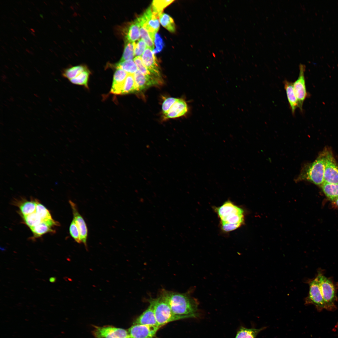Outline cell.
<instances>
[{
    "instance_id": "4fadbf2b",
    "label": "cell",
    "mask_w": 338,
    "mask_h": 338,
    "mask_svg": "<svg viewBox=\"0 0 338 338\" xmlns=\"http://www.w3.org/2000/svg\"><path fill=\"white\" fill-rule=\"evenodd\" d=\"M72 209L73 219L76 224L79 231L81 239L86 249H87V240L88 230L86 223L82 216L80 214L76 204L71 200L69 201Z\"/></svg>"
},
{
    "instance_id": "f546056e",
    "label": "cell",
    "mask_w": 338,
    "mask_h": 338,
    "mask_svg": "<svg viewBox=\"0 0 338 338\" xmlns=\"http://www.w3.org/2000/svg\"><path fill=\"white\" fill-rule=\"evenodd\" d=\"M174 1L173 0H154L152 1L151 6L152 11L160 16L163 9Z\"/></svg>"
},
{
    "instance_id": "d590c367",
    "label": "cell",
    "mask_w": 338,
    "mask_h": 338,
    "mask_svg": "<svg viewBox=\"0 0 338 338\" xmlns=\"http://www.w3.org/2000/svg\"><path fill=\"white\" fill-rule=\"evenodd\" d=\"M179 99L173 97L166 98L163 101L162 105V110L164 115L166 114L173 105Z\"/></svg>"
},
{
    "instance_id": "8d00e7d4",
    "label": "cell",
    "mask_w": 338,
    "mask_h": 338,
    "mask_svg": "<svg viewBox=\"0 0 338 338\" xmlns=\"http://www.w3.org/2000/svg\"><path fill=\"white\" fill-rule=\"evenodd\" d=\"M147 47V46L144 41L141 38L139 39L137 43H135V55L136 57L141 56Z\"/></svg>"
},
{
    "instance_id": "60d3db41",
    "label": "cell",
    "mask_w": 338,
    "mask_h": 338,
    "mask_svg": "<svg viewBox=\"0 0 338 338\" xmlns=\"http://www.w3.org/2000/svg\"><path fill=\"white\" fill-rule=\"evenodd\" d=\"M337 328H338V327H337Z\"/></svg>"
},
{
    "instance_id": "e0dca14e",
    "label": "cell",
    "mask_w": 338,
    "mask_h": 338,
    "mask_svg": "<svg viewBox=\"0 0 338 338\" xmlns=\"http://www.w3.org/2000/svg\"><path fill=\"white\" fill-rule=\"evenodd\" d=\"M133 76L138 91L157 85L160 82V80L148 78L138 69L133 74Z\"/></svg>"
},
{
    "instance_id": "484cf974",
    "label": "cell",
    "mask_w": 338,
    "mask_h": 338,
    "mask_svg": "<svg viewBox=\"0 0 338 338\" xmlns=\"http://www.w3.org/2000/svg\"><path fill=\"white\" fill-rule=\"evenodd\" d=\"M115 66L117 69H120L129 74H134L138 70L133 60L119 62L115 64Z\"/></svg>"
},
{
    "instance_id": "2e32d148",
    "label": "cell",
    "mask_w": 338,
    "mask_h": 338,
    "mask_svg": "<svg viewBox=\"0 0 338 338\" xmlns=\"http://www.w3.org/2000/svg\"><path fill=\"white\" fill-rule=\"evenodd\" d=\"M188 110L187 105L185 101L179 99L172 106L167 113L164 115L165 119L178 117L187 113Z\"/></svg>"
},
{
    "instance_id": "d6a6232c",
    "label": "cell",
    "mask_w": 338,
    "mask_h": 338,
    "mask_svg": "<svg viewBox=\"0 0 338 338\" xmlns=\"http://www.w3.org/2000/svg\"><path fill=\"white\" fill-rule=\"evenodd\" d=\"M35 212L40 217L42 222L47 221L53 219L49 210L44 205L38 201Z\"/></svg>"
},
{
    "instance_id": "ac0fdd59",
    "label": "cell",
    "mask_w": 338,
    "mask_h": 338,
    "mask_svg": "<svg viewBox=\"0 0 338 338\" xmlns=\"http://www.w3.org/2000/svg\"><path fill=\"white\" fill-rule=\"evenodd\" d=\"M283 84L290 110L292 115H294L295 110L298 107V103L294 91L293 83L285 80Z\"/></svg>"
},
{
    "instance_id": "836d02e7",
    "label": "cell",
    "mask_w": 338,
    "mask_h": 338,
    "mask_svg": "<svg viewBox=\"0 0 338 338\" xmlns=\"http://www.w3.org/2000/svg\"><path fill=\"white\" fill-rule=\"evenodd\" d=\"M140 33L141 39L146 43L147 47L153 51L154 50V43L152 40L150 34L146 28L142 24H140Z\"/></svg>"
},
{
    "instance_id": "4316f807",
    "label": "cell",
    "mask_w": 338,
    "mask_h": 338,
    "mask_svg": "<svg viewBox=\"0 0 338 338\" xmlns=\"http://www.w3.org/2000/svg\"><path fill=\"white\" fill-rule=\"evenodd\" d=\"M87 69L82 65L74 66L65 70L63 73V76L69 80L73 79Z\"/></svg>"
},
{
    "instance_id": "7402d4cb",
    "label": "cell",
    "mask_w": 338,
    "mask_h": 338,
    "mask_svg": "<svg viewBox=\"0 0 338 338\" xmlns=\"http://www.w3.org/2000/svg\"><path fill=\"white\" fill-rule=\"evenodd\" d=\"M320 187L326 197L331 201H333L338 197V184L324 182Z\"/></svg>"
},
{
    "instance_id": "1f68e13d",
    "label": "cell",
    "mask_w": 338,
    "mask_h": 338,
    "mask_svg": "<svg viewBox=\"0 0 338 338\" xmlns=\"http://www.w3.org/2000/svg\"><path fill=\"white\" fill-rule=\"evenodd\" d=\"M26 224L30 228L36 226L42 222L39 216L35 212L23 216Z\"/></svg>"
},
{
    "instance_id": "5bb4252c",
    "label": "cell",
    "mask_w": 338,
    "mask_h": 338,
    "mask_svg": "<svg viewBox=\"0 0 338 338\" xmlns=\"http://www.w3.org/2000/svg\"><path fill=\"white\" fill-rule=\"evenodd\" d=\"M128 74L120 69H117L113 75L111 93L115 95L122 94L124 84Z\"/></svg>"
},
{
    "instance_id": "603a6c76",
    "label": "cell",
    "mask_w": 338,
    "mask_h": 338,
    "mask_svg": "<svg viewBox=\"0 0 338 338\" xmlns=\"http://www.w3.org/2000/svg\"><path fill=\"white\" fill-rule=\"evenodd\" d=\"M161 24L168 31L174 33L176 30L175 24L173 18L169 15L162 13L159 16Z\"/></svg>"
},
{
    "instance_id": "d6986e66",
    "label": "cell",
    "mask_w": 338,
    "mask_h": 338,
    "mask_svg": "<svg viewBox=\"0 0 338 338\" xmlns=\"http://www.w3.org/2000/svg\"><path fill=\"white\" fill-rule=\"evenodd\" d=\"M59 223L53 219L47 222H42L38 225L30 228L34 238L40 237L48 232H53L54 230L51 228L54 226H57Z\"/></svg>"
},
{
    "instance_id": "83f0119b",
    "label": "cell",
    "mask_w": 338,
    "mask_h": 338,
    "mask_svg": "<svg viewBox=\"0 0 338 338\" xmlns=\"http://www.w3.org/2000/svg\"><path fill=\"white\" fill-rule=\"evenodd\" d=\"M138 69L148 78L161 81V79L157 78L150 72L143 64L141 56L136 57L133 59Z\"/></svg>"
},
{
    "instance_id": "d4e9b609",
    "label": "cell",
    "mask_w": 338,
    "mask_h": 338,
    "mask_svg": "<svg viewBox=\"0 0 338 338\" xmlns=\"http://www.w3.org/2000/svg\"><path fill=\"white\" fill-rule=\"evenodd\" d=\"M135 42L127 41L125 45L124 51L119 62L132 60L135 56Z\"/></svg>"
},
{
    "instance_id": "30bf717a",
    "label": "cell",
    "mask_w": 338,
    "mask_h": 338,
    "mask_svg": "<svg viewBox=\"0 0 338 338\" xmlns=\"http://www.w3.org/2000/svg\"><path fill=\"white\" fill-rule=\"evenodd\" d=\"M94 338H130L128 331L111 325L94 326Z\"/></svg>"
},
{
    "instance_id": "ab89813d",
    "label": "cell",
    "mask_w": 338,
    "mask_h": 338,
    "mask_svg": "<svg viewBox=\"0 0 338 338\" xmlns=\"http://www.w3.org/2000/svg\"><path fill=\"white\" fill-rule=\"evenodd\" d=\"M334 205L338 207V197L332 201Z\"/></svg>"
},
{
    "instance_id": "e575fe53",
    "label": "cell",
    "mask_w": 338,
    "mask_h": 338,
    "mask_svg": "<svg viewBox=\"0 0 338 338\" xmlns=\"http://www.w3.org/2000/svg\"><path fill=\"white\" fill-rule=\"evenodd\" d=\"M69 231L70 235L74 240L78 243H81L82 242L79 231L74 219L70 224Z\"/></svg>"
},
{
    "instance_id": "f35d334b",
    "label": "cell",
    "mask_w": 338,
    "mask_h": 338,
    "mask_svg": "<svg viewBox=\"0 0 338 338\" xmlns=\"http://www.w3.org/2000/svg\"><path fill=\"white\" fill-rule=\"evenodd\" d=\"M56 281V278L54 277H50L49 279V281L51 283H54Z\"/></svg>"
},
{
    "instance_id": "52a82bcc",
    "label": "cell",
    "mask_w": 338,
    "mask_h": 338,
    "mask_svg": "<svg viewBox=\"0 0 338 338\" xmlns=\"http://www.w3.org/2000/svg\"><path fill=\"white\" fill-rule=\"evenodd\" d=\"M326 160L324 171V182L338 184V163L332 151L329 148H325Z\"/></svg>"
},
{
    "instance_id": "6da1fadb",
    "label": "cell",
    "mask_w": 338,
    "mask_h": 338,
    "mask_svg": "<svg viewBox=\"0 0 338 338\" xmlns=\"http://www.w3.org/2000/svg\"><path fill=\"white\" fill-rule=\"evenodd\" d=\"M191 293L190 290L180 293L163 289L160 294L166 301L175 315L184 319L197 318L200 315L199 302L191 295Z\"/></svg>"
},
{
    "instance_id": "5b68a950",
    "label": "cell",
    "mask_w": 338,
    "mask_h": 338,
    "mask_svg": "<svg viewBox=\"0 0 338 338\" xmlns=\"http://www.w3.org/2000/svg\"><path fill=\"white\" fill-rule=\"evenodd\" d=\"M149 302L153 307L156 320L160 327L170 322L184 319L173 313L166 301L160 294L156 298H150Z\"/></svg>"
},
{
    "instance_id": "74e56055",
    "label": "cell",
    "mask_w": 338,
    "mask_h": 338,
    "mask_svg": "<svg viewBox=\"0 0 338 338\" xmlns=\"http://www.w3.org/2000/svg\"><path fill=\"white\" fill-rule=\"evenodd\" d=\"M154 43L156 45V49L153 50L154 54L160 52L162 49L163 43L162 38L159 34L156 33L155 36Z\"/></svg>"
},
{
    "instance_id": "7c38bea8",
    "label": "cell",
    "mask_w": 338,
    "mask_h": 338,
    "mask_svg": "<svg viewBox=\"0 0 338 338\" xmlns=\"http://www.w3.org/2000/svg\"><path fill=\"white\" fill-rule=\"evenodd\" d=\"M142 63L157 78L161 79V73L156 58L153 51L147 47L141 56Z\"/></svg>"
},
{
    "instance_id": "9a60e30c",
    "label": "cell",
    "mask_w": 338,
    "mask_h": 338,
    "mask_svg": "<svg viewBox=\"0 0 338 338\" xmlns=\"http://www.w3.org/2000/svg\"><path fill=\"white\" fill-rule=\"evenodd\" d=\"M133 324L160 328L156 320L153 307L150 304L147 309L136 320Z\"/></svg>"
},
{
    "instance_id": "8fae6325",
    "label": "cell",
    "mask_w": 338,
    "mask_h": 338,
    "mask_svg": "<svg viewBox=\"0 0 338 338\" xmlns=\"http://www.w3.org/2000/svg\"><path fill=\"white\" fill-rule=\"evenodd\" d=\"M159 327L134 324L129 329L130 338H153Z\"/></svg>"
},
{
    "instance_id": "3957f363",
    "label": "cell",
    "mask_w": 338,
    "mask_h": 338,
    "mask_svg": "<svg viewBox=\"0 0 338 338\" xmlns=\"http://www.w3.org/2000/svg\"><path fill=\"white\" fill-rule=\"evenodd\" d=\"M325 160L326 151L325 148L314 161L306 163L303 166L295 181L296 182L307 181L320 186L324 182Z\"/></svg>"
},
{
    "instance_id": "ffe728a7",
    "label": "cell",
    "mask_w": 338,
    "mask_h": 338,
    "mask_svg": "<svg viewBox=\"0 0 338 338\" xmlns=\"http://www.w3.org/2000/svg\"><path fill=\"white\" fill-rule=\"evenodd\" d=\"M140 22L138 17L128 27L125 36L126 41L135 42L139 40L140 37Z\"/></svg>"
},
{
    "instance_id": "4dcf8cb0",
    "label": "cell",
    "mask_w": 338,
    "mask_h": 338,
    "mask_svg": "<svg viewBox=\"0 0 338 338\" xmlns=\"http://www.w3.org/2000/svg\"><path fill=\"white\" fill-rule=\"evenodd\" d=\"M90 73L86 69L76 77L70 80L73 84L84 86L86 88L88 86V83Z\"/></svg>"
},
{
    "instance_id": "f1b7e54d",
    "label": "cell",
    "mask_w": 338,
    "mask_h": 338,
    "mask_svg": "<svg viewBox=\"0 0 338 338\" xmlns=\"http://www.w3.org/2000/svg\"><path fill=\"white\" fill-rule=\"evenodd\" d=\"M37 201H26L19 206L21 212L23 216L35 212Z\"/></svg>"
},
{
    "instance_id": "9c48e42d",
    "label": "cell",
    "mask_w": 338,
    "mask_h": 338,
    "mask_svg": "<svg viewBox=\"0 0 338 338\" xmlns=\"http://www.w3.org/2000/svg\"><path fill=\"white\" fill-rule=\"evenodd\" d=\"M299 73L297 79L293 83L294 91L298 103V108L300 111L303 112L304 102L308 96L307 91L305 72V65L300 64L299 65Z\"/></svg>"
},
{
    "instance_id": "277c9868",
    "label": "cell",
    "mask_w": 338,
    "mask_h": 338,
    "mask_svg": "<svg viewBox=\"0 0 338 338\" xmlns=\"http://www.w3.org/2000/svg\"><path fill=\"white\" fill-rule=\"evenodd\" d=\"M317 276L325 305V309L333 311L336 309L335 303L338 300L337 295L338 283H335L332 278L327 277L323 270L318 271Z\"/></svg>"
},
{
    "instance_id": "ba28073f",
    "label": "cell",
    "mask_w": 338,
    "mask_h": 338,
    "mask_svg": "<svg viewBox=\"0 0 338 338\" xmlns=\"http://www.w3.org/2000/svg\"><path fill=\"white\" fill-rule=\"evenodd\" d=\"M159 16L158 14L152 11L150 6L142 15L138 17L140 24L145 27L154 43L155 35L160 27Z\"/></svg>"
},
{
    "instance_id": "44dd1931",
    "label": "cell",
    "mask_w": 338,
    "mask_h": 338,
    "mask_svg": "<svg viewBox=\"0 0 338 338\" xmlns=\"http://www.w3.org/2000/svg\"><path fill=\"white\" fill-rule=\"evenodd\" d=\"M266 328L264 327L257 329L241 326L238 329L235 338H256L258 334Z\"/></svg>"
},
{
    "instance_id": "8992f818",
    "label": "cell",
    "mask_w": 338,
    "mask_h": 338,
    "mask_svg": "<svg viewBox=\"0 0 338 338\" xmlns=\"http://www.w3.org/2000/svg\"><path fill=\"white\" fill-rule=\"evenodd\" d=\"M309 291L305 299L306 305H312L318 311L325 309V305L321 291L317 276L308 281Z\"/></svg>"
},
{
    "instance_id": "cb8c5ba5",
    "label": "cell",
    "mask_w": 338,
    "mask_h": 338,
    "mask_svg": "<svg viewBox=\"0 0 338 338\" xmlns=\"http://www.w3.org/2000/svg\"><path fill=\"white\" fill-rule=\"evenodd\" d=\"M138 91L133 74H128L123 87L122 94H126Z\"/></svg>"
},
{
    "instance_id": "7a4b0ae2",
    "label": "cell",
    "mask_w": 338,
    "mask_h": 338,
    "mask_svg": "<svg viewBox=\"0 0 338 338\" xmlns=\"http://www.w3.org/2000/svg\"><path fill=\"white\" fill-rule=\"evenodd\" d=\"M215 210L220 219L222 229L225 232L234 230L244 223L243 210L230 201L216 207Z\"/></svg>"
}]
</instances>
